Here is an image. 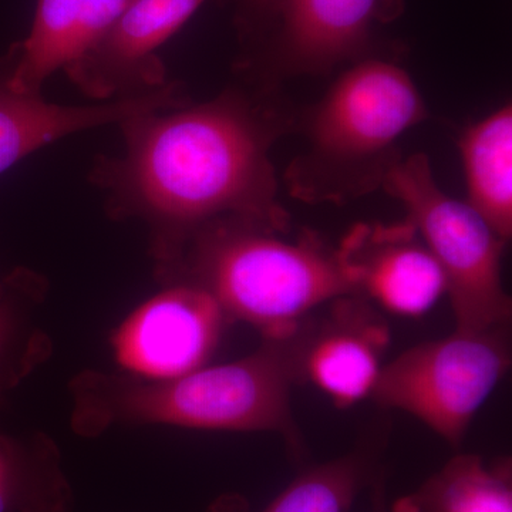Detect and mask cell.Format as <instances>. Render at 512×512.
<instances>
[{"label":"cell","mask_w":512,"mask_h":512,"mask_svg":"<svg viewBox=\"0 0 512 512\" xmlns=\"http://www.w3.org/2000/svg\"><path fill=\"white\" fill-rule=\"evenodd\" d=\"M329 305L322 319L309 318L299 330V383H311L336 407L348 409L372 397L392 333L362 296H340Z\"/></svg>","instance_id":"cell-8"},{"label":"cell","mask_w":512,"mask_h":512,"mask_svg":"<svg viewBox=\"0 0 512 512\" xmlns=\"http://www.w3.org/2000/svg\"><path fill=\"white\" fill-rule=\"evenodd\" d=\"M276 234L244 221L212 222L157 266V274L167 285L200 286L229 322L248 323L262 339L291 338L315 309L353 289L338 249L313 234Z\"/></svg>","instance_id":"cell-3"},{"label":"cell","mask_w":512,"mask_h":512,"mask_svg":"<svg viewBox=\"0 0 512 512\" xmlns=\"http://www.w3.org/2000/svg\"><path fill=\"white\" fill-rule=\"evenodd\" d=\"M373 512H390L387 510L386 505H384V494L383 488H376V497H375V508H373Z\"/></svg>","instance_id":"cell-20"},{"label":"cell","mask_w":512,"mask_h":512,"mask_svg":"<svg viewBox=\"0 0 512 512\" xmlns=\"http://www.w3.org/2000/svg\"><path fill=\"white\" fill-rule=\"evenodd\" d=\"M204 0H133L82 57L66 67L80 92L96 100L137 96L165 84L158 47Z\"/></svg>","instance_id":"cell-9"},{"label":"cell","mask_w":512,"mask_h":512,"mask_svg":"<svg viewBox=\"0 0 512 512\" xmlns=\"http://www.w3.org/2000/svg\"><path fill=\"white\" fill-rule=\"evenodd\" d=\"M299 330L286 339H264L251 355L205 365L173 379H143L89 370L74 377L73 429L97 436L111 426L275 433L295 454L302 439L291 407L299 383Z\"/></svg>","instance_id":"cell-2"},{"label":"cell","mask_w":512,"mask_h":512,"mask_svg":"<svg viewBox=\"0 0 512 512\" xmlns=\"http://www.w3.org/2000/svg\"><path fill=\"white\" fill-rule=\"evenodd\" d=\"M412 77L397 64L366 59L346 70L320 101L309 151L293 170L295 190L309 200H336L382 184L396 141L426 120Z\"/></svg>","instance_id":"cell-4"},{"label":"cell","mask_w":512,"mask_h":512,"mask_svg":"<svg viewBox=\"0 0 512 512\" xmlns=\"http://www.w3.org/2000/svg\"><path fill=\"white\" fill-rule=\"evenodd\" d=\"M390 512H512L510 460L487 464L476 454H458Z\"/></svg>","instance_id":"cell-15"},{"label":"cell","mask_w":512,"mask_h":512,"mask_svg":"<svg viewBox=\"0 0 512 512\" xmlns=\"http://www.w3.org/2000/svg\"><path fill=\"white\" fill-rule=\"evenodd\" d=\"M336 249L353 295L386 311L419 318L446 295L443 272L409 220L357 225Z\"/></svg>","instance_id":"cell-10"},{"label":"cell","mask_w":512,"mask_h":512,"mask_svg":"<svg viewBox=\"0 0 512 512\" xmlns=\"http://www.w3.org/2000/svg\"><path fill=\"white\" fill-rule=\"evenodd\" d=\"M382 185L407 211L446 279L456 329L507 325L511 298L501 276L505 242L467 202L441 190L429 158L394 160Z\"/></svg>","instance_id":"cell-5"},{"label":"cell","mask_w":512,"mask_h":512,"mask_svg":"<svg viewBox=\"0 0 512 512\" xmlns=\"http://www.w3.org/2000/svg\"><path fill=\"white\" fill-rule=\"evenodd\" d=\"M120 126L123 154L103 158L93 180L109 194L114 217L146 222L157 266L215 221L288 231L269 158L278 131L254 101L227 92L198 106L131 117Z\"/></svg>","instance_id":"cell-1"},{"label":"cell","mask_w":512,"mask_h":512,"mask_svg":"<svg viewBox=\"0 0 512 512\" xmlns=\"http://www.w3.org/2000/svg\"><path fill=\"white\" fill-rule=\"evenodd\" d=\"M72 493L49 437L0 433V512H69Z\"/></svg>","instance_id":"cell-16"},{"label":"cell","mask_w":512,"mask_h":512,"mask_svg":"<svg viewBox=\"0 0 512 512\" xmlns=\"http://www.w3.org/2000/svg\"><path fill=\"white\" fill-rule=\"evenodd\" d=\"M510 367L507 325L456 329L447 338L420 343L386 363L370 399L412 414L458 447Z\"/></svg>","instance_id":"cell-6"},{"label":"cell","mask_w":512,"mask_h":512,"mask_svg":"<svg viewBox=\"0 0 512 512\" xmlns=\"http://www.w3.org/2000/svg\"><path fill=\"white\" fill-rule=\"evenodd\" d=\"M9 70L8 53L0 59V174L33 151L70 134L185 106L183 89L177 83L96 106H60L40 93L13 90L8 84Z\"/></svg>","instance_id":"cell-11"},{"label":"cell","mask_w":512,"mask_h":512,"mask_svg":"<svg viewBox=\"0 0 512 512\" xmlns=\"http://www.w3.org/2000/svg\"><path fill=\"white\" fill-rule=\"evenodd\" d=\"M22 282L13 281L6 286V291L0 296V392L8 380H15L22 376L15 366L20 346H22L23 333H25L26 316L23 299L25 291H20Z\"/></svg>","instance_id":"cell-18"},{"label":"cell","mask_w":512,"mask_h":512,"mask_svg":"<svg viewBox=\"0 0 512 512\" xmlns=\"http://www.w3.org/2000/svg\"><path fill=\"white\" fill-rule=\"evenodd\" d=\"M247 3L259 12H274L278 0H247Z\"/></svg>","instance_id":"cell-19"},{"label":"cell","mask_w":512,"mask_h":512,"mask_svg":"<svg viewBox=\"0 0 512 512\" xmlns=\"http://www.w3.org/2000/svg\"><path fill=\"white\" fill-rule=\"evenodd\" d=\"M467 204L508 241L512 234V109L505 104L464 131Z\"/></svg>","instance_id":"cell-14"},{"label":"cell","mask_w":512,"mask_h":512,"mask_svg":"<svg viewBox=\"0 0 512 512\" xmlns=\"http://www.w3.org/2000/svg\"><path fill=\"white\" fill-rule=\"evenodd\" d=\"M403 8V0H278L279 57L295 72H328L362 55L375 26Z\"/></svg>","instance_id":"cell-12"},{"label":"cell","mask_w":512,"mask_h":512,"mask_svg":"<svg viewBox=\"0 0 512 512\" xmlns=\"http://www.w3.org/2000/svg\"><path fill=\"white\" fill-rule=\"evenodd\" d=\"M6 286H8V285H5V284H3V282H0V296H2L3 293H5Z\"/></svg>","instance_id":"cell-21"},{"label":"cell","mask_w":512,"mask_h":512,"mask_svg":"<svg viewBox=\"0 0 512 512\" xmlns=\"http://www.w3.org/2000/svg\"><path fill=\"white\" fill-rule=\"evenodd\" d=\"M229 319L200 286L168 285L116 329L111 345L130 375L161 380L208 365Z\"/></svg>","instance_id":"cell-7"},{"label":"cell","mask_w":512,"mask_h":512,"mask_svg":"<svg viewBox=\"0 0 512 512\" xmlns=\"http://www.w3.org/2000/svg\"><path fill=\"white\" fill-rule=\"evenodd\" d=\"M377 448L366 443L345 456L308 468L261 512H349L373 476ZM212 512H248L242 500L228 497Z\"/></svg>","instance_id":"cell-17"},{"label":"cell","mask_w":512,"mask_h":512,"mask_svg":"<svg viewBox=\"0 0 512 512\" xmlns=\"http://www.w3.org/2000/svg\"><path fill=\"white\" fill-rule=\"evenodd\" d=\"M131 2L37 0L28 39L9 50V87L20 93H40L43 83L82 57Z\"/></svg>","instance_id":"cell-13"}]
</instances>
